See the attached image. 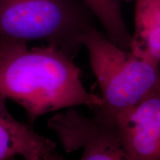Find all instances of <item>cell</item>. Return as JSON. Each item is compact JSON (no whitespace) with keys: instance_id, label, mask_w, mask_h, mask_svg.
<instances>
[{"instance_id":"cell-1","label":"cell","mask_w":160,"mask_h":160,"mask_svg":"<svg viewBox=\"0 0 160 160\" xmlns=\"http://www.w3.org/2000/svg\"><path fill=\"white\" fill-rule=\"evenodd\" d=\"M81 74L73 59L53 46L0 42V94L22 107L31 124L62 109L101 105V97L84 87Z\"/></svg>"},{"instance_id":"cell-2","label":"cell","mask_w":160,"mask_h":160,"mask_svg":"<svg viewBox=\"0 0 160 160\" xmlns=\"http://www.w3.org/2000/svg\"><path fill=\"white\" fill-rule=\"evenodd\" d=\"M93 17L77 0H0V42L39 40L73 59L95 28Z\"/></svg>"},{"instance_id":"cell-3","label":"cell","mask_w":160,"mask_h":160,"mask_svg":"<svg viewBox=\"0 0 160 160\" xmlns=\"http://www.w3.org/2000/svg\"><path fill=\"white\" fill-rule=\"evenodd\" d=\"M83 46L102 91V103L93 108L96 120L111 125L122 112L160 89L159 67L117 47L96 28L85 35Z\"/></svg>"},{"instance_id":"cell-4","label":"cell","mask_w":160,"mask_h":160,"mask_svg":"<svg viewBox=\"0 0 160 160\" xmlns=\"http://www.w3.org/2000/svg\"><path fill=\"white\" fill-rule=\"evenodd\" d=\"M48 127L67 153L83 149L79 160H130L111 125L85 117L74 108L50 118Z\"/></svg>"},{"instance_id":"cell-5","label":"cell","mask_w":160,"mask_h":160,"mask_svg":"<svg viewBox=\"0 0 160 160\" xmlns=\"http://www.w3.org/2000/svg\"><path fill=\"white\" fill-rule=\"evenodd\" d=\"M109 125L130 160H160V89L120 113Z\"/></svg>"},{"instance_id":"cell-6","label":"cell","mask_w":160,"mask_h":160,"mask_svg":"<svg viewBox=\"0 0 160 160\" xmlns=\"http://www.w3.org/2000/svg\"><path fill=\"white\" fill-rule=\"evenodd\" d=\"M6 100L0 94V160H11L17 156L24 159L66 160L56 153L53 140L39 134L32 124L16 119L8 109Z\"/></svg>"},{"instance_id":"cell-7","label":"cell","mask_w":160,"mask_h":160,"mask_svg":"<svg viewBox=\"0 0 160 160\" xmlns=\"http://www.w3.org/2000/svg\"><path fill=\"white\" fill-rule=\"evenodd\" d=\"M134 2V33L130 51L144 61L159 67L160 62V0Z\"/></svg>"},{"instance_id":"cell-8","label":"cell","mask_w":160,"mask_h":160,"mask_svg":"<svg viewBox=\"0 0 160 160\" xmlns=\"http://www.w3.org/2000/svg\"><path fill=\"white\" fill-rule=\"evenodd\" d=\"M106 32V37L120 48L130 51L131 35L122 15V0H82Z\"/></svg>"},{"instance_id":"cell-9","label":"cell","mask_w":160,"mask_h":160,"mask_svg":"<svg viewBox=\"0 0 160 160\" xmlns=\"http://www.w3.org/2000/svg\"><path fill=\"white\" fill-rule=\"evenodd\" d=\"M11 160H15V159H13ZM23 160H43V159H40V158H38V157H31V158H26V159H24Z\"/></svg>"}]
</instances>
